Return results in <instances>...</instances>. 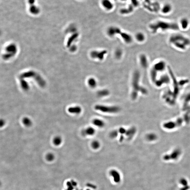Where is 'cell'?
<instances>
[{"mask_svg": "<svg viewBox=\"0 0 190 190\" xmlns=\"http://www.w3.org/2000/svg\"><path fill=\"white\" fill-rule=\"evenodd\" d=\"M139 74L138 72H136L133 74V80L132 83V91L131 96L133 100H135L137 98L139 91L143 93H145L147 92L146 90L143 87L140 86L139 84Z\"/></svg>", "mask_w": 190, "mask_h": 190, "instance_id": "obj_1", "label": "cell"}, {"mask_svg": "<svg viewBox=\"0 0 190 190\" xmlns=\"http://www.w3.org/2000/svg\"><path fill=\"white\" fill-rule=\"evenodd\" d=\"M120 34V36L127 43H130L132 41L131 36L127 33H123L120 29L116 27H111L109 28L108 31V35L111 37H113L115 35Z\"/></svg>", "mask_w": 190, "mask_h": 190, "instance_id": "obj_2", "label": "cell"}, {"mask_svg": "<svg viewBox=\"0 0 190 190\" xmlns=\"http://www.w3.org/2000/svg\"><path fill=\"white\" fill-rule=\"evenodd\" d=\"M97 111L109 114H116L119 112L120 109L117 106H107L102 105H97L94 106Z\"/></svg>", "mask_w": 190, "mask_h": 190, "instance_id": "obj_3", "label": "cell"}, {"mask_svg": "<svg viewBox=\"0 0 190 190\" xmlns=\"http://www.w3.org/2000/svg\"><path fill=\"white\" fill-rule=\"evenodd\" d=\"M152 29H153L155 31V30L159 28H161L164 29H178V26L175 24H171L165 22H159L157 23L154 25H153L151 26Z\"/></svg>", "mask_w": 190, "mask_h": 190, "instance_id": "obj_4", "label": "cell"}, {"mask_svg": "<svg viewBox=\"0 0 190 190\" xmlns=\"http://www.w3.org/2000/svg\"><path fill=\"white\" fill-rule=\"evenodd\" d=\"M107 52L105 51H93L91 53V56L92 57L95 59H99L102 60L104 58V56L106 54Z\"/></svg>", "mask_w": 190, "mask_h": 190, "instance_id": "obj_5", "label": "cell"}, {"mask_svg": "<svg viewBox=\"0 0 190 190\" xmlns=\"http://www.w3.org/2000/svg\"><path fill=\"white\" fill-rule=\"evenodd\" d=\"M136 131V128L134 127H132L127 130L125 135L127 139L128 140L131 139L135 135Z\"/></svg>", "mask_w": 190, "mask_h": 190, "instance_id": "obj_6", "label": "cell"}, {"mask_svg": "<svg viewBox=\"0 0 190 190\" xmlns=\"http://www.w3.org/2000/svg\"><path fill=\"white\" fill-rule=\"evenodd\" d=\"M95 130L94 128L89 127L83 130L82 131L81 133L82 136H86L93 135L95 134Z\"/></svg>", "mask_w": 190, "mask_h": 190, "instance_id": "obj_7", "label": "cell"}, {"mask_svg": "<svg viewBox=\"0 0 190 190\" xmlns=\"http://www.w3.org/2000/svg\"><path fill=\"white\" fill-rule=\"evenodd\" d=\"M82 109L80 106L72 107L68 109V111L72 114H79L81 112Z\"/></svg>", "mask_w": 190, "mask_h": 190, "instance_id": "obj_8", "label": "cell"}, {"mask_svg": "<svg viewBox=\"0 0 190 190\" xmlns=\"http://www.w3.org/2000/svg\"><path fill=\"white\" fill-rule=\"evenodd\" d=\"M92 123L95 126L99 127H103L105 126V123L103 121L98 119H95L92 121Z\"/></svg>", "mask_w": 190, "mask_h": 190, "instance_id": "obj_9", "label": "cell"}, {"mask_svg": "<svg viewBox=\"0 0 190 190\" xmlns=\"http://www.w3.org/2000/svg\"><path fill=\"white\" fill-rule=\"evenodd\" d=\"M29 10L31 13L34 14H36L38 13L40 10L39 8L35 4L30 5Z\"/></svg>", "mask_w": 190, "mask_h": 190, "instance_id": "obj_10", "label": "cell"}, {"mask_svg": "<svg viewBox=\"0 0 190 190\" xmlns=\"http://www.w3.org/2000/svg\"><path fill=\"white\" fill-rule=\"evenodd\" d=\"M110 94V92L108 90L103 89L98 91L97 93L98 96L100 97H106L108 96Z\"/></svg>", "mask_w": 190, "mask_h": 190, "instance_id": "obj_11", "label": "cell"}, {"mask_svg": "<svg viewBox=\"0 0 190 190\" xmlns=\"http://www.w3.org/2000/svg\"><path fill=\"white\" fill-rule=\"evenodd\" d=\"M179 184L182 186V187H185L189 186V182L186 178L184 177L181 178L179 179Z\"/></svg>", "mask_w": 190, "mask_h": 190, "instance_id": "obj_12", "label": "cell"}, {"mask_svg": "<svg viewBox=\"0 0 190 190\" xmlns=\"http://www.w3.org/2000/svg\"><path fill=\"white\" fill-rule=\"evenodd\" d=\"M88 83L89 86L91 88H94L97 86V81L94 78H91L89 79Z\"/></svg>", "mask_w": 190, "mask_h": 190, "instance_id": "obj_13", "label": "cell"}, {"mask_svg": "<svg viewBox=\"0 0 190 190\" xmlns=\"http://www.w3.org/2000/svg\"><path fill=\"white\" fill-rule=\"evenodd\" d=\"M101 145V144L99 141L97 140H94L92 141L91 143V146L93 149H97L99 148Z\"/></svg>", "mask_w": 190, "mask_h": 190, "instance_id": "obj_14", "label": "cell"}, {"mask_svg": "<svg viewBox=\"0 0 190 190\" xmlns=\"http://www.w3.org/2000/svg\"><path fill=\"white\" fill-rule=\"evenodd\" d=\"M23 123L25 126L29 127L32 124V122L29 119L27 118H25L23 120Z\"/></svg>", "mask_w": 190, "mask_h": 190, "instance_id": "obj_15", "label": "cell"}, {"mask_svg": "<svg viewBox=\"0 0 190 190\" xmlns=\"http://www.w3.org/2000/svg\"><path fill=\"white\" fill-rule=\"evenodd\" d=\"M119 133L118 130H114L111 131L109 134V136L111 139H115L118 136Z\"/></svg>", "mask_w": 190, "mask_h": 190, "instance_id": "obj_16", "label": "cell"}, {"mask_svg": "<svg viewBox=\"0 0 190 190\" xmlns=\"http://www.w3.org/2000/svg\"><path fill=\"white\" fill-rule=\"evenodd\" d=\"M62 142V139L59 137H56L53 140L54 144L56 146L60 145Z\"/></svg>", "mask_w": 190, "mask_h": 190, "instance_id": "obj_17", "label": "cell"}, {"mask_svg": "<svg viewBox=\"0 0 190 190\" xmlns=\"http://www.w3.org/2000/svg\"><path fill=\"white\" fill-rule=\"evenodd\" d=\"M136 38L137 40L140 42L143 41L145 39L144 36L141 33H138L136 36Z\"/></svg>", "mask_w": 190, "mask_h": 190, "instance_id": "obj_18", "label": "cell"}, {"mask_svg": "<svg viewBox=\"0 0 190 190\" xmlns=\"http://www.w3.org/2000/svg\"><path fill=\"white\" fill-rule=\"evenodd\" d=\"M171 9V6L169 5H166L163 7L162 11L164 13H167L170 11Z\"/></svg>", "mask_w": 190, "mask_h": 190, "instance_id": "obj_19", "label": "cell"}, {"mask_svg": "<svg viewBox=\"0 0 190 190\" xmlns=\"http://www.w3.org/2000/svg\"><path fill=\"white\" fill-rule=\"evenodd\" d=\"M127 130L124 127H120L118 130L119 134H120L121 135H125L127 131Z\"/></svg>", "mask_w": 190, "mask_h": 190, "instance_id": "obj_20", "label": "cell"}, {"mask_svg": "<svg viewBox=\"0 0 190 190\" xmlns=\"http://www.w3.org/2000/svg\"><path fill=\"white\" fill-rule=\"evenodd\" d=\"M182 27L183 28H186L188 25V21L186 19H183L181 21Z\"/></svg>", "mask_w": 190, "mask_h": 190, "instance_id": "obj_21", "label": "cell"}, {"mask_svg": "<svg viewBox=\"0 0 190 190\" xmlns=\"http://www.w3.org/2000/svg\"><path fill=\"white\" fill-rule=\"evenodd\" d=\"M46 158L48 161L53 160V159H54V156L51 153H49L47 155Z\"/></svg>", "mask_w": 190, "mask_h": 190, "instance_id": "obj_22", "label": "cell"}, {"mask_svg": "<svg viewBox=\"0 0 190 190\" xmlns=\"http://www.w3.org/2000/svg\"><path fill=\"white\" fill-rule=\"evenodd\" d=\"M122 52L120 50H118L117 51L115 52V55L117 58H120L122 55Z\"/></svg>", "mask_w": 190, "mask_h": 190, "instance_id": "obj_23", "label": "cell"}, {"mask_svg": "<svg viewBox=\"0 0 190 190\" xmlns=\"http://www.w3.org/2000/svg\"><path fill=\"white\" fill-rule=\"evenodd\" d=\"M27 2L30 5H33L35 4V0H28Z\"/></svg>", "mask_w": 190, "mask_h": 190, "instance_id": "obj_24", "label": "cell"}, {"mask_svg": "<svg viewBox=\"0 0 190 190\" xmlns=\"http://www.w3.org/2000/svg\"><path fill=\"white\" fill-rule=\"evenodd\" d=\"M5 124V122L4 120H1L0 121V126L1 127H2Z\"/></svg>", "mask_w": 190, "mask_h": 190, "instance_id": "obj_25", "label": "cell"}]
</instances>
